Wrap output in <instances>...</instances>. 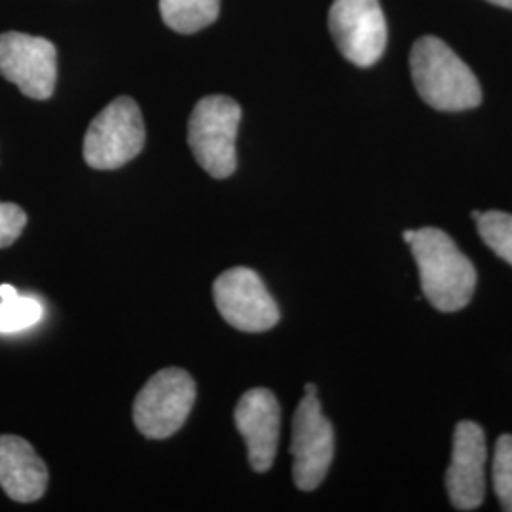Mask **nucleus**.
<instances>
[{
  "instance_id": "1",
  "label": "nucleus",
  "mask_w": 512,
  "mask_h": 512,
  "mask_svg": "<svg viewBox=\"0 0 512 512\" xmlns=\"http://www.w3.org/2000/svg\"><path fill=\"white\" fill-rule=\"evenodd\" d=\"M420 270L421 291L439 311L463 310L476 289L473 262L439 228H421L410 243Z\"/></svg>"
},
{
  "instance_id": "2",
  "label": "nucleus",
  "mask_w": 512,
  "mask_h": 512,
  "mask_svg": "<svg viewBox=\"0 0 512 512\" xmlns=\"http://www.w3.org/2000/svg\"><path fill=\"white\" fill-rule=\"evenodd\" d=\"M410 69L421 99L433 109L459 112L475 109L482 101L475 73L440 38L416 40L410 54Z\"/></svg>"
},
{
  "instance_id": "3",
  "label": "nucleus",
  "mask_w": 512,
  "mask_h": 512,
  "mask_svg": "<svg viewBox=\"0 0 512 512\" xmlns=\"http://www.w3.org/2000/svg\"><path fill=\"white\" fill-rule=\"evenodd\" d=\"M241 107L232 97L207 95L196 103L188 120V145L203 171L213 179H228L238 167Z\"/></svg>"
},
{
  "instance_id": "4",
  "label": "nucleus",
  "mask_w": 512,
  "mask_h": 512,
  "mask_svg": "<svg viewBox=\"0 0 512 512\" xmlns=\"http://www.w3.org/2000/svg\"><path fill=\"white\" fill-rule=\"evenodd\" d=\"M145 122L131 97H118L93 118L84 137V160L92 169H120L145 148Z\"/></svg>"
},
{
  "instance_id": "5",
  "label": "nucleus",
  "mask_w": 512,
  "mask_h": 512,
  "mask_svg": "<svg viewBox=\"0 0 512 512\" xmlns=\"http://www.w3.org/2000/svg\"><path fill=\"white\" fill-rule=\"evenodd\" d=\"M194 403V378L183 368H164L148 380L133 403L135 427L147 439H167L183 427Z\"/></svg>"
},
{
  "instance_id": "6",
  "label": "nucleus",
  "mask_w": 512,
  "mask_h": 512,
  "mask_svg": "<svg viewBox=\"0 0 512 512\" xmlns=\"http://www.w3.org/2000/svg\"><path fill=\"white\" fill-rule=\"evenodd\" d=\"M330 35L340 54L357 67H372L387 46V23L380 0H334Z\"/></svg>"
},
{
  "instance_id": "7",
  "label": "nucleus",
  "mask_w": 512,
  "mask_h": 512,
  "mask_svg": "<svg viewBox=\"0 0 512 512\" xmlns=\"http://www.w3.org/2000/svg\"><path fill=\"white\" fill-rule=\"evenodd\" d=\"M215 304L224 321L241 332H266L279 323V306L255 270L238 266L215 279Z\"/></svg>"
},
{
  "instance_id": "8",
  "label": "nucleus",
  "mask_w": 512,
  "mask_h": 512,
  "mask_svg": "<svg viewBox=\"0 0 512 512\" xmlns=\"http://www.w3.org/2000/svg\"><path fill=\"white\" fill-rule=\"evenodd\" d=\"M291 454L294 484L302 492L319 488L334 458V429L317 395H306L294 412Z\"/></svg>"
},
{
  "instance_id": "9",
  "label": "nucleus",
  "mask_w": 512,
  "mask_h": 512,
  "mask_svg": "<svg viewBox=\"0 0 512 512\" xmlns=\"http://www.w3.org/2000/svg\"><path fill=\"white\" fill-rule=\"evenodd\" d=\"M0 74L23 95L37 101L50 99L57 80L54 42L16 31L0 35Z\"/></svg>"
},
{
  "instance_id": "10",
  "label": "nucleus",
  "mask_w": 512,
  "mask_h": 512,
  "mask_svg": "<svg viewBox=\"0 0 512 512\" xmlns=\"http://www.w3.org/2000/svg\"><path fill=\"white\" fill-rule=\"evenodd\" d=\"M488 448L484 429L475 421H461L454 433L452 463L446 473V490L458 511H475L486 495Z\"/></svg>"
},
{
  "instance_id": "11",
  "label": "nucleus",
  "mask_w": 512,
  "mask_h": 512,
  "mask_svg": "<svg viewBox=\"0 0 512 512\" xmlns=\"http://www.w3.org/2000/svg\"><path fill=\"white\" fill-rule=\"evenodd\" d=\"M234 421L245 440L249 465L256 473L270 471L281 433V408L274 393L264 387L247 391L234 410Z\"/></svg>"
},
{
  "instance_id": "12",
  "label": "nucleus",
  "mask_w": 512,
  "mask_h": 512,
  "mask_svg": "<svg viewBox=\"0 0 512 512\" xmlns=\"http://www.w3.org/2000/svg\"><path fill=\"white\" fill-rule=\"evenodd\" d=\"M48 467L21 437L0 435V488L18 503L38 501L48 488Z\"/></svg>"
},
{
  "instance_id": "13",
  "label": "nucleus",
  "mask_w": 512,
  "mask_h": 512,
  "mask_svg": "<svg viewBox=\"0 0 512 512\" xmlns=\"http://www.w3.org/2000/svg\"><path fill=\"white\" fill-rule=\"evenodd\" d=\"M160 14L175 33L194 35L217 21L220 0H160Z\"/></svg>"
},
{
  "instance_id": "14",
  "label": "nucleus",
  "mask_w": 512,
  "mask_h": 512,
  "mask_svg": "<svg viewBox=\"0 0 512 512\" xmlns=\"http://www.w3.org/2000/svg\"><path fill=\"white\" fill-rule=\"evenodd\" d=\"M42 306L37 298L19 296L16 287L0 285V334H14L37 325Z\"/></svg>"
},
{
  "instance_id": "15",
  "label": "nucleus",
  "mask_w": 512,
  "mask_h": 512,
  "mask_svg": "<svg viewBox=\"0 0 512 512\" xmlns=\"http://www.w3.org/2000/svg\"><path fill=\"white\" fill-rule=\"evenodd\" d=\"M478 234L495 255L512 264V215L488 211L476 217Z\"/></svg>"
},
{
  "instance_id": "16",
  "label": "nucleus",
  "mask_w": 512,
  "mask_h": 512,
  "mask_svg": "<svg viewBox=\"0 0 512 512\" xmlns=\"http://www.w3.org/2000/svg\"><path fill=\"white\" fill-rule=\"evenodd\" d=\"M492 480L501 509L512 512V435L499 437L495 444Z\"/></svg>"
},
{
  "instance_id": "17",
  "label": "nucleus",
  "mask_w": 512,
  "mask_h": 512,
  "mask_svg": "<svg viewBox=\"0 0 512 512\" xmlns=\"http://www.w3.org/2000/svg\"><path fill=\"white\" fill-rule=\"evenodd\" d=\"M27 224L25 211L16 203L0 202V249L10 247Z\"/></svg>"
},
{
  "instance_id": "18",
  "label": "nucleus",
  "mask_w": 512,
  "mask_h": 512,
  "mask_svg": "<svg viewBox=\"0 0 512 512\" xmlns=\"http://www.w3.org/2000/svg\"><path fill=\"white\" fill-rule=\"evenodd\" d=\"M488 2L497 4V6H503V8H511L512 10V0H488Z\"/></svg>"
},
{
  "instance_id": "19",
  "label": "nucleus",
  "mask_w": 512,
  "mask_h": 512,
  "mask_svg": "<svg viewBox=\"0 0 512 512\" xmlns=\"http://www.w3.org/2000/svg\"><path fill=\"white\" fill-rule=\"evenodd\" d=\"M414 236H416V230H406L403 234L404 241L410 245L412 243V239H414Z\"/></svg>"
},
{
  "instance_id": "20",
  "label": "nucleus",
  "mask_w": 512,
  "mask_h": 512,
  "mask_svg": "<svg viewBox=\"0 0 512 512\" xmlns=\"http://www.w3.org/2000/svg\"><path fill=\"white\" fill-rule=\"evenodd\" d=\"M306 395H317L315 384H306Z\"/></svg>"
}]
</instances>
